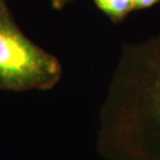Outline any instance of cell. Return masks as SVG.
<instances>
[{
	"mask_svg": "<svg viewBox=\"0 0 160 160\" xmlns=\"http://www.w3.org/2000/svg\"><path fill=\"white\" fill-rule=\"evenodd\" d=\"M107 160H160V32L121 48L100 109Z\"/></svg>",
	"mask_w": 160,
	"mask_h": 160,
	"instance_id": "1",
	"label": "cell"
},
{
	"mask_svg": "<svg viewBox=\"0 0 160 160\" xmlns=\"http://www.w3.org/2000/svg\"><path fill=\"white\" fill-rule=\"evenodd\" d=\"M62 74L57 57L31 41L16 24L4 0H0V89L48 91Z\"/></svg>",
	"mask_w": 160,
	"mask_h": 160,
	"instance_id": "2",
	"label": "cell"
},
{
	"mask_svg": "<svg viewBox=\"0 0 160 160\" xmlns=\"http://www.w3.org/2000/svg\"><path fill=\"white\" fill-rule=\"evenodd\" d=\"M113 23H120L133 11L132 0H92Z\"/></svg>",
	"mask_w": 160,
	"mask_h": 160,
	"instance_id": "3",
	"label": "cell"
},
{
	"mask_svg": "<svg viewBox=\"0 0 160 160\" xmlns=\"http://www.w3.org/2000/svg\"><path fill=\"white\" fill-rule=\"evenodd\" d=\"M160 2V0H132L133 11L150 8Z\"/></svg>",
	"mask_w": 160,
	"mask_h": 160,
	"instance_id": "4",
	"label": "cell"
},
{
	"mask_svg": "<svg viewBox=\"0 0 160 160\" xmlns=\"http://www.w3.org/2000/svg\"><path fill=\"white\" fill-rule=\"evenodd\" d=\"M72 0H50L53 8H55V9H62L63 6L67 5Z\"/></svg>",
	"mask_w": 160,
	"mask_h": 160,
	"instance_id": "5",
	"label": "cell"
}]
</instances>
